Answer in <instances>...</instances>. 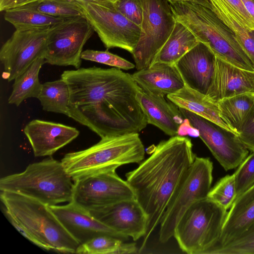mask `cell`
Returning <instances> with one entry per match:
<instances>
[{"mask_svg":"<svg viewBox=\"0 0 254 254\" xmlns=\"http://www.w3.org/2000/svg\"><path fill=\"white\" fill-rule=\"evenodd\" d=\"M213 168L209 158L195 157L162 217L159 233L161 243L173 237L179 221L194 202L207 197L211 189Z\"/></svg>","mask_w":254,"mask_h":254,"instance_id":"obj_8","label":"cell"},{"mask_svg":"<svg viewBox=\"0 0 254 254\" xmlns=\"http://www.w3.org/2000/svg\"><path fill=\"white\" fill-rule=\"evenodd\" d=\"M171 3L181 1H189L197 3L204 5L208 8H212L211 2L210 0H168Z\"/></svg>","mask_w":254,"mask_h":254,"instance_id":"obj_42","label":"cell"},{"mask_svg":"<svg viewBox=\"0 0 254 254\" xmlns=\"http://www.w3.org/2000/svg\"><path fill=\"white\" fill-rule=\"evenodd\" d=\"M254 223V185L236 198L227 214L220 238L204 253L239 236Z\"/></svg>","mask_w":254,"mask_h":254,"instance_id":"obj_22","label":"cell"},{"mask_svg":"<svg viewBox=\"0 0 254 254\" xmlns=\"http://www.w3.org/2000/svg\"><path fill=\"white\" fill-rule=\"evenodd\" d=\"M93 29L85 17L67 19L50 28L45 55V63L79 68L83 47Z\"/></svg>","mask_w":254,"mask_h":254,"instance_id":"obj_11","label":"cell"},{"mask_svg":"<svg viewBox=\"0 0 254 254\" xmlns=\"http://www.w3.org/2000/svg\"><path fill=\"white\" fill-rule=\"evenodd\" d=\"M247 10L254 19V0H242Z\"/></svg>","mask_w":254,"mask_h":254,"instance_id":"obj_43","label":"cell"},{"mask_svg":"<svg viewBox=\"0 0 254 254\" xmlns=\"http://www.w3.org/2000/svg\"><path fill=\"white\" fill-rule=\"evenodd\" d=\"M19 8L37 11L56 17H85L81 6L74 0H44Z\"/></svg>","mask_w":254,"mask_h":254,"instance_id":"obj_30","label":"cell"},{"mask_svg":"<svg viewBox=\"0 0 254 254\" xmlns=\"http://www.w3.org/2000/svg\"><path fill=\"white\" fill-rule=\"evenodd\" d=\"M206 254H254V223L239 236Z\"/></svg>","mask_w":254,"mask_h":254,"instance_id":"obj_31","label":"cell"},{"mask_svg":"<svg viewBox=\"0 0 254 254\" xmlns=\"http://www.w3.org/2000/svg\"><path fill=\"white\" fill-rule=\"evenodd\" d=\"M137 99L147 123L170 136L178 135L184 121L179 108L164 96L146 92L141 87Z\"/></svg>","mask_w":254,"mask_h":254,"instance_id":"obj_20","label":"cell"},{"mask_svg":"<svg viewBox=\"0 0 254 254\" xmlns=\"http://www.w3.org/2000/svg\"><path fill=\"white\" fill-rule=\"evenodd\" d=\"M61 77L69 90L67 116L101 138L138 133L148 124L131 74L93 66L65 70Z\"/></svg>","mask_w":254,"mask_h":254,"instance_id":"obj_1","label":"cell"},{"mask_svg":"<svg viewBox=\"0 0 254 254\" xmlns=\"http://www.w3.org/2000/svg\"><path fill=\"white\" fill-rule=\"evenodd\" d=\"M212 9L233 32L249 58L254 64V30H250L238 21L223 0H210Z\"/></svg>","mask_w":254,"mask_h":254,"instance_id":"obj_29","label":"cell"},{"mask_svg":"<svg viewBox=\"0 0 254 254\" xmlns=\"http://www.w3.org/2000/svg\"><path fill=\"white\" fill-rule=\"evenodd\" d=\"M143 18L140 36L132 54L137 70L150 65L169 37L176 19L168 0H140Z\"/></svg>","mask_w":254,"mask_h":254,"instance_id":"obj_9","label":"cell"},{"mask_svg":"<svg viewBox=\"0 0 254 254\" xmlns=\"http://www.w3.org/2000/svg\"><path fill=\"white\" fill-rule=\"evenodd\" d=\"M3 210L10 223L19 233L21 234L22 235L35 245L44 249V246L38 240L32 236L25 228L21 226L8 212L4 209H3Z\"/></svg>","mask_w":254,"mask_h":254,"instance_id":"obj_39","label":"cell"},{"mask_svg":"<svg viewBox=\"0 0 254 254\" xmlns=\"http://www.w3.org/2000/svg\"><path fill=\"white\" fill-rule=\"evenodd\" d=\"M175 19L185 25L199 42L216 56L239 67L254 71V64L234 34L211 8L189 1L170 3Z\"/></svg>","mask_w":254,"mask_h":254,"instance_id":"obj_3","label":"cell"},{"mask_svg":"<svg viewBox=\"0 0 254 254\" xmlns=\"http://www.w3.org/2000/svg\"><path fill=\"white\" fill-rule=\"evenodd\" d=\"M234 174L236 198L254 185V151L246 157Z\"/></svg>","mask_w":254,"mask_h":254,"instance_id":"obj_35","label":"cell"},{"mask_svg":"<svg viewBox=\"0 0 254 254\" xmlns=\"http://www.w3.org/2000/svg\"><path fill=\"white\" fill-rule=\"evenodd\" d=\"M137 248L135 243H123L119 246L114 254H129L137 253Z\"/></svg>","mask_w":254,"mask_h":254,"instance_id":"obj_40","label":"cell"},{"mask_svg":"<svg viewBox=\"0 0 254 254\" xmlns=\"http://www.w3.org/2000/svg\"><path fill=\"white\" fill-rule=\"evenodd\" d=\"M64 228L79 244L100 235L123 237L94 218L89 212L71 201L64 205L49 206Z\"/></svg>","mask_w":254,"mask_h":254,"instance_id":"obj_17","label":"cell"},{"mask_svg":"<svg viewBox=\"0 0 254 254\" xmlns=\"http://www.w3.org/2000/svg\"><path fill=\"white\" fill-rule=\"evenodd\" d=\"M198 42L197 39L185 25L176 20L169 37L155 55L150 65L156 64H175Z\"/></svg>","mask_w":254,"mask_h":254,"instance_id":"obj_25","label":"cell"},{"mask_svg":"<svg viewBox=\"0 0 254 254\" xmlns=\"http://www.w3.org/2000/svg\"><path fill=\"white\" fill-rule=\"evenodd\" d=\"M0 191L3 209L38 240L45 250L75 254L80 244L66 231L49 205L20 194Z\"/></svg>","mask_w":254,"mask_h":254,"instance_id":"obj_5","label":"cell"},{"mask_svg":"<svg viewBox=\"0 0 254 254\" xmlns=\"http://www.w3.org/2000/svg\"><path fill=\"white\" fill-rule=\"evenodd\" d=\"M114 0V1H116V0Z\"/></svg>","mask_w":254,"mask_h":254,"instance_id":"obj_46","label":"cell"},{"mask_svg":"<svg viewBox=\"0 0 254 254\" xmlns=\"http://www.w3.org/2000/svg\"><path fill=\"white\" fill-rule=\"evenodd\" d=\"M81 58L84 60L102 64L125 70L133 68L135 66L125 59L107 51L86 50L82 52Z\"/></svg>","mask_w":254,"mask_h":254,"instance_id":"obj_34","label":"cell"},{"mask_svg":"<svg viewBox=\"0 0 254 254\" xmlns=\"http://www.w3.org/2000/svg\"><path fill=\"white\" fill-rule=\"evenodd\" d=\"M50 28L15 29L0 51L4 79L14 80L37 59L45 58Z\"/></svg>","mask_w":254,"mask_h":254,"instance_id":"obj_13","label":"cell"},{"mask_svg":"<svg viewBox=\"0 0 254 254\" xmlns=\"http://www.w3.org/2000/svg\"><path fill=\"white\" fill-rule=\"evenodd\" d=\"M236 20L248 29L254 30V19L248 13L242 0H223Z\"/></svg>","mask_w":254,"mask_h":254,"instance_id":"obj_37","label":"cell"},{"mask_svg":"<svg viewBox=\"0 0 254 254\" xmlns=\"http://www.w3.org/2000/svg\"><path fill=\"white\" fill-rule=\"evenodd\" d=\"M79 0L82 1L90 3L95 4L97 5H105L112 1H115L114 0Z\"/></svg>","mask_w":254,"mask_h":254,"instance_id":"obj_45","label":"cell"},{"mask_svg":"<svg viewBox=\"0 0 254 254\" xmlns=\"http://www.w3.org/2000/svg\"><path fill=\"white\" fill-rule=\"evenodd\" d=\"M36 157L51 156L79 134L76 128L62 124L41 120H33L24 127Z\"/></svg>","mask_w":254,"mask_h":254,"instance_id":"obj_18","label":"cell"},{"mask_svg":"<svg viewBox=\"0 0 254 254\" xmlns=\"http://www.w3.org/2000/svg\"><path fill=\"white\" fill-rule=\"evenodd\" d=\"M254 93V71L241 68L216 56L213 80L205 95L217 104L226 98Z\"/></svg>","mask_w":254,"mask_h":254,"instance_id":"obj_19","label":"cell"},{"mask_svg":"<svg viewBox=\"0 0 254 254\" xmlns=\"http://www.w3.org/2000/svg\"><path fill=\"white\" fill-rule=\"evenodd\" d=\"M44 64V58H38L14 80L12 90L8 99V104L18 106L28 98H38L42 86L39 79V73Z\"/></svg>","mask_w":254,"mask_h":254,"instance_id":"obj_26","label":"cell"},{"mask_svg":"<svg viewBox=\"0 0 254 254\" xmlns=\"http://www.w3.org/2000/svg\"><path fill=\"white\" fill-rule=\"evenodd\" d=\"M122 243L119 238L109 235H100L80 244L75 254H114Z\"/></svg>","mask_w":254,"mask_h":254,"instance_id":"obj_33","label":"cell"},{"mask_svg":"<svg viewBox=\"0 0 254 254\" xmlns=\"http://www.w3.org/2000/svg\"><path fill=\"white\" fill-rule=\"evenodd\" d=\"M4 12L5 20L15 29L50 28L70 18L53 16L19 7L11 8Z\"/></svg>","mask_w":254,"mask_h":254,"instance_id":"obj_28","label":"cell"},{"mask_svg":"<svg viewBox=\"0 0 254 254\" xmlns=\"http://www.w3.org/2000/svg\"><path fill=\"white\" fill-rule=\"evenodd\" d=\"M217 105L221 119L239 135L254 114V93L226 98Z\"/></svg>","mask_w":254,"mask_h":254,"instance_id":"obj_23","label":"cell"},{"mask_svg":"<svg viewBox=\"0 0 254 254\" xmlns=\"http://www.w3.org/2000/svg\"><path fill=\"white\" fill-rule=\"evenodd\" d=\"M167 97L178 107L187 110L234 132L221 119L217 104L186 85L178 92L168 95Z\"/></svg>","mask_w":254,"mask_h":254,"instance_id":"obj_24","label":"cell"},{"mask_svg":"<svg viewBox=\"0 0 254 254\" xmlns=\"http://www.w3.org/2000/svg\"><path fill=\"white\" fill-rule=\"evenodd\" d=\"M16 0H0V10L6 11L13 7Z\"/></svg>","mask_w":254,"mask_h":254,"instance_id":"obj_41","label":"cell"},{"mask_svg":"<svg viewBox=\"0 0 254 254\" xmlns=\"http://www.w3.org/2000/svg\"><path fill=\"white\" fill-rule=\"evenodd\" d=\"M216 59L212 50L199 42L175 64L185 85L205 96L213 80Z\"/></svg>","mask_w":254,"mask_h":254,"instance_id":"obj_16","label":"cell"},{"mask_svg":"<svg viewBox=\"0 0 254 254\" xmlns=\"http://www.w3.org/2000/svg\"><path fill=\"white\" fill-rule=\"evenodd\" d=\"M75 1L107 49L119 48L133 53L141 28L120 13L114 1L100 5Z\"/></svg>","mask_w":254,"mask_h":254,"instance_id":"obj_10","label":"cell"},{"mask_svg":"<svg viewBox=\"0 0 254 254\" xmlns=\"http://www.w3.org/2000/svg\"><path fill=\"white\" fill-rule=\"evenodd\" d=\"M241 141L247 148L254 151V114L249 120L242 132L239 134Z\"/></svg>","mask_w":254,"mask_h":254,"instance_id":"obj_38","label":"cell"},{"mask_svg":"<svg viewBox=\"0 0 254 254\" xmlns=\"http://www.w3.org/2000/svg\"><path fill=\"white\" fill-rule=\"evenodd\" d=\"M179 109L225 171L237 168L249 155V149L238 134L187 110Z\"/></svg>","mask_w":254,"mask_h":254,"instance_id":"obj_12","label":"cell"},{"mask_svg":"<svg viewBox=\"0 0 254 254\" xmlns=\"http://www.w3.org/2000/svg\"><path fill=\"white\" fill-rule=\"evenodd\" d=\"M88 211L123 238L130 237L136 241L146 233L147 216L135 199L121 200Z\"/></svg>","mask_w":254,"mask_h":254,"instance_id":"obj_15","label":"cell"},{"mask_svg":"<svg viewBox=\"0 0 254 254\" xmlns=\"http://www.w3.org/2000/svg\"><path fill=\"white\" fill-rule=\"evenodd\" d=\"M114 4L119 11L127 19L141 27L143 10L140 0H117Z\"/></svg>","mask_w":254,"mask_h":254,"instance_id":"obj_36","label":"cell"},{"mask_svg":"<svg viewBox=\"0 0 254 254\" xmlns=\"http://www.w3.org/2000/svg\"><path fill=\"white\" fill-rule=\"evenodd\" d=\"M73 182L71 201L87 210L121 200L135 199L129 185L116 171L87 176Z\"/></svg>","mask_w":254,"mask_h":254,"instance_id":"obj_14","label":"cell"},{"mask_svg":"<svg viewBox=\"0 0 254 254\" xmlns=\"http://www.w3.org/2000/svg\"><path fill=\"white\" fill-rule=\"evenodd\" d=\"M72 180L62 162L49 158L29 164L21 173L1 178L0 190L54 205L72 200Z\"/></svg>","mask_w":254,"mask_h":254,"instance_id":"obj_6","label":"cell"},{"mask_svg":"<svg viewBox=\"0 0 254 254\" xmlns=\"http://www.w3.org/2000/svg\"><path fill=\"white\" fill-rule=\"evenodd\" d=\"M227 212L208 197L194 202L174 230L173 237L182 251L204 254L220 238Z\"/></svg>","mask_w":254,"mask_h":254,"instance_id":"obj_7","label":"cell"},{"mask_svg":"<svg viewBox=\"0 0 254 254\" xmlns=\"http://www.w3.org/2000/svg\"><path fill=\"white\" fill-rule=\"evenodd\" d=\"M195 157L190 138L178 135L171 136L159 142L149 157L126 174V181L147 218L140 250L160 224Z\"/></svg>","mask_w":254,"mask_h":254,"instance_id":"obj_2","label":"cell"},{"mask_svg":"<svg viewBox=\"0 0 254 254\" xmlns=\"http://www.w3.org/2000/svg\"><path fill=\"white\" fill-rule=\"evenodd\" d=\"M145 149L138 133L108 136L91 147L66 154L62 163L73 181L141 162Z\"/></svg>","mask_w":254,"mask_h":254,"instance_id":"obj_4","label":"cell"},{"mask_svg":"<svg viewBox=\"0 0 254 254\" xmlns=\"http://www.w3.org/2000/svg\"><path fill=\"white\" fill-rule=\"evenodd\" d=\"M42 0H16L12 8L21 7L25 5Z\"/></svg>","mask_w":254,"mask_h":254,"instance_id":"obj_44","label":"cell"},{"mask_svg":"<svg viewBox=\"0 0 254 254\" xmlns=\"http://www.w3.org/2000/svg\"><path fill=\"white\" fill-rule=\"evenodd\" d=\"M70 94L66 82L60 79L42 84L38 99L43 110L68 116Z\"/></svg>","mask_w":254,"mask_h":254,"instance_id":"obj_27","label":"cell"},{"mask_svg":"<svg viewBox=\"0 0 254 254\" xmlns=\"http://www.w3.org/2000/svg\"><path fill=\"white\" fill-rule=\"evenodd\" d=\"M207 197L225 209H230L236 197L234 174L222 178L211 188Z\"/></svg>","mask_w":254,"mask_h":254,"instance_id":"obj_32","label":"cell"},{"mask_svg":"<svg viewBox=\"0 0 254 254\" xmlns=\"http://www.w3.org/2000/svg\"><path fill=\"white\" fill-rule=\"evenodd\" d=\"M131 75L143 90L157 95L174 94L185 86L175 64H156L137 70Z\"/></svg>","mask_w":254,"mask_h":254,"instance_id":"obj_21","label":"cell"}]
</instances>
